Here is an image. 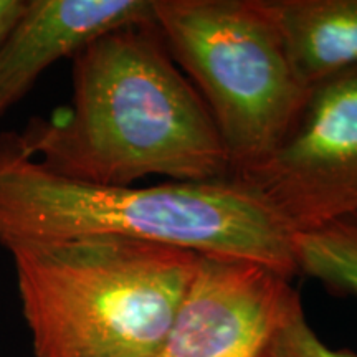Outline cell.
<instances>
[{
    "label": "cell",
    "mask_w": 357,
    "mask_h": 357,
    "mask_svg": "<svg viewBox=\"0 0 357 357\" xmlns=\"http://www.w3.org/2000/svg\"><path fill=\"white\" fill-rule=\"evenodd\" d=\"M73 96L33 119L17 144L56 176L131 187L225 181L231 167L202 98L172 60L155 24L101 35L73 58Z\"/></svg>",
    "instance_id": "6da1fadb"
},
{
    "label": "cell",
    "mask_w": 357,
    "mask_h": 357,
    "mask_svg": "<svg viewBox=\"0 0 357 357\" xmlns=\"http://www.w3.org/2000/svg\"><path fill=\"white\" fill-rule=\"evenodd\" d=\"M126 236L199 255L247 258L298 275L291 234L231 178L98 185L56 176L0 137V245Z\"/></svg>",
    "instance_id": "7a4b0ae2"
},
{
    "label": "cell",
    "mask_w": 357,
    "mask_h": 357,
    "mask_svg": "<svg viewBox=\"0 0 357 357\" xmlns=\"http://www.w3.org/2000/svg\"><path fill=\"white\" fill-rule=\"evenodd\" d=\"M8 252L35 357H154L200 258L111 235Z\"/></svg>",
    "instance_id": "3957f363"
},
{
    "label": "cell",
    "mask_w": 357,
    "mask_h": 357,
    "mask_svg": "<svg viewBox=\"0 0 357 357\" xmlns=\"http://www.w3.org/2000/svg\"><path fill=\"white\" fill-rule=\"evenodd\" d=\"M155 26L211 113L231 176L266 158L307 88L265 0H155Z\"/></svg>",
    "instance_id": "277c9868"
},
{
    "label": "cell",
    "mask_w": 357,
    "mask_h": 357,
    "mask_svg": "<svg viewBox=\"0 0 357 357\" xmlns=\"http://www.w3.org/2000/svg\"><path fill=\"white\" fill-rule=\"evenodd\" d=\"M230 178L291 236L357 213V66L310 86L275 149Z\"/></svg>",
    "instance_id": "5b68a950"
},
{
    "label": "cell",
    "mask_w": 357,
    "mask_h": 357,
    "mask_svg": "<svg viewBox=\"0 0 357 357\" xmlns=\"http://www.w3.org/2000/svg\"><path fill=\"white\" fill-rule=\"evenodd\" d=\"M289 280L247 258L200 255L154 357H266L300 298Z\"/></svg>",
    "instance_id": "8992f818"
},
{
    "label": "cell",
    "mask_w": 357,
    "mask_h": 357,
    "mask_svg": "<svg viewBox=\"0 0 357 357\" xmlns=\"http://www.w3.org/2000/svg\"><path fill=\"white\" fill-rule=\"evenodd\" d=\"M155 24V0H26L0 42V118L40 75L116 29Z\"/></svg>",
    "instance_id": "52a82bcc"
},
{
    "label": "cell",
    "mask_w": 357,
    "mask_h": 357,
    "mask_svg": "<svg viewBox=\"0 0 357 357\" xmlns=\"http://www.w3.org/2000/svg\"><path fill=\"white\" fill-rule=\"evenodd\" d=\"M300 82L357 66V0H265Z\"/></svg>",
    "instance_id": "ba28073f"
},
{
    "label": "cell",
    "mask_w": 357,
    "mask_h": 357,
    "mask_svg": "<svg viewBox=\"0 0 357 357\" xmlns=\"http://www.w3.org/2000/svg\"><path fill=\"white\" fill-rule=\"evenodd\" d=\"M298 273L357 296V213L291 236Z\"/></svg>",
    "instance_id": "9c48e42d"
},
{
    "label": "cell",
    "mask_w": 357,
    "mask_h": 357,
    "mask_svg": "<svg viewBox=\"0 0 357 357\" xmlns=\"http://www.w3.org/2000/svg\"><path fill=\"white\" fill-rule=\"evenodd\" d=\"M266 357H357V354L347 349H333L326 346L311 329L300 298H296L275 337L271 339Z\"/></svg>",
    "instance_id": "30bf717a"
},
{
    "label": "cell",
    "mask_w": 357,
    "mask_h": 357,
    "mask_svg": "<svg viewBox=\"0 0 357 357\" xmlns=\"http://www.w3.org/2000/svg\"><path fill=\"white\" fill-rule=\"evenodd\" d=\"M26 0H0V42L25 10Z\"/></svg>",
    "instance_id": "8fae6325"
}]
</instances>
